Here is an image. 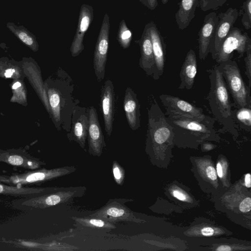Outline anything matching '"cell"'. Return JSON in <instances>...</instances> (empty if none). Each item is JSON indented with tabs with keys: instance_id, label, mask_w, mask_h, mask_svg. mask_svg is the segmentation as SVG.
<instances>
[{
	"instance_id": "obj_27",
	"label": "cell",
	"mask_w": 251,
	"mask_h": 251,
	"mask_svg": "<svg viewBox=\"0 0 251 251\" xmlns=\"http://www.w3.org/2000/svg\"><path fill=\"white\" fill-rule=\"evenodd\" d=\"M77 225L86 227L94 229L111 230L116 228L113 223L106 221L103 219L92 216L72 217Z\"/></svg>"
},
{
	"instance_id": "obj_28",
	"label": "cell",
	"mask_w": 251,
	"mask_h": 251,
	"mask_svg": "<svg viewBox=\"0 0 251 251\" xmlns=\"http://www.w3.org/2000/svg\"><path fill=\"white\" fill-rule=\"evenodd\" d=\"M10 87L12 95L10 101L25 106H27V90L24 80H13V81L10 84Z\"/></svg>"
},
{
	"instance_id": "obj_40",
	"label": "cell",
	"mask_w": 251,
	"mask_h": 251,
	"mask_svg": "<svg viewBox=\"0 0 251 251\" xmlns=\"http://www.w3.org/2000/svg\"><path fill=\"white\" fill-rule=\"evenodd\" d=\"M216 173L217 175L220 177L222 178L223 176V169L222 164L220 162H218L216 165Z\"/></svg>"
},
{
	"instance_id": "obj_9",
	"label": "cell",
	"mask_w": 251,
	"mask_h": 251,
	"mask_svg": "<svg viewBox=\"0 0 251 251\" xmlns=\"http://www.w3.org/2000/svg\"><path fill=\"white\" fill-rule=\"evenodd\" d=\"M132 201L123 198L110 199L104 205L89 216L99 217L112 223L121 221L138 223L140 220L125 204Z\"/></svg>"
},
{
	"instance_id": "obj_41",
	"label": "cell",
	"mask_w": 251,
	"mask_h": 251,
	"mask_svg": "<svg viewBox=\"0 0 251 251\" xmlns=\"http://www.w3.org/2000/svg\"><path fill=\"white\" fill-rule=\"evenodd\" d=\"M245 184L246 186L248 188H251V175L248 173L246 175L245 177Z\"/></svg>"
},
{
	"instance_id": "obj_15",
	"label": "cell",
	"mask_w": 251,
	"mask_h": 251,
	"mask_svg": "<svg viewBox=\"0 0 251 251\" xmlns=\"http://www.w3.org/2000/svg\"><path fill=\"white\" fill-rule=\"evenodd\" d=\"M88 153L94 156H101L106 147L104 137L99 121L98 114L94 106L89 107V125L87 132Z\"/></svg>"
},
{
	"instance_id": "obj_22",
	"label": "cell",
	"mask_w": 251,
	"mask_h": 251,
	"mask_svg": "<svg viewBox=\"0 0 251 251\" xmlns=\"http://www.w3.org/2000/svg\"><path fill=\"white\" fill-rule=\"evenodd\" d=\"M61 188L58 187H27L6 185L0 182V194L17 197L30 198L50 193L58 190Z\"/></svg>"
},
{
	"instance_id": "obj_43",
	"label": "cell",
	"mask_w": 251,
	"mask_h": 251,
	"mask_svg": "<svg viewBox=\"0 0 251 251\" xmlns=\"http://www.w3.org/2000/svg\"><path fill=\"white\" fill-rule=\"evenodd\" d=\"M231 250V249L230 247L227 246H225V245L221 246L219 247L216 249L217 251H230Z\"/></svg>"
},
{
	"instance_id": "obj_14",
	"label": "cell",
	"mask_w": 251,
	"mask_h": 251,
	"mask_svg": "<svg viewBox=\"0 0 251 251\" xmlns=\"http://www.w3.org/2000/svg\"><path fill=\"white\" fill-rule=\"evenodd\" d=\"M145 27L151 37L155 61L154 72L151 76L153 79L157 80L164 72L166 44L164 38L154 22L151 21L145 25Z\"/></svg>"
},
{
	"instance_id": "obj_12",
	"label": "cell",
	"mask_w": 251,
	"mask_h": 251,
	"mask_svg": "<svg viewBox=\"0 0 251 251\" xmlns=\"http://www.w3.org/2000/svg\"><path fill=\"white\" fill-rule=\"evenodd\" d=\"M239 15L236 8H229L226 12H221L218 16V22L213 35L210 49L212 58L215 60L220 48L233 26Z\"/></svg>"
},
{
	"instance_id": "obj_42",
	"label": "cell",
	"mask_w": 251,
	"mask_h": 251,
	"mask_svg": "<svg viewBox=\"0 0 251 251\" xmlns=\"http://www.w3.org/2000/svg\"><path fill=\"white\" fill-rule=\"evenodd\" d=\"M214 147V145L209 143H204L202 145V148L204 150H210Z\"/></svg>"
},
{
	"instance_id": "obj_39",
	"label": "cell",
	"mask_w": 251,
	"mask_h": 251,
	"mask_svg": "<svg viewBox=\"0 0 251 251\" xmlns=\"http://www.w3.org/2000/svg\"><path fill=\"white\" fill-rule=\"evenodd\" d=\"M201 234L205 236H212L214 233V230L210 227H206L201 230Z\"/></svg>"
},
{
	"instance_id": "obj_24",
	"label": "cell",
	"mask_w": 251,
	"mask_h": 251,
	"mask_svg": "<svg viewBox=\"0 0 251 251\" xmlns=\"http://www.w3.org/2000/svg\"><path fill=\"white\" fill-rule=\"evenodd\" d=\"M198 0H181L178 3L179 8L175 15L178 28L183 30L187 27L195 16Z\"/></svg>"
},
{
	"instance_id": "obj_2",
	"label": "cell",
	"mask_w": 251,
	"mask_h": 251,
	"mask_svg": "<svg viewBox=\"0 0 251 251\" xmlns=\"http://www.w3.org/2000/svg\"><path fill=\"white\" fill-rule=\"evenodd\" d=\"M206 71L210 82L207 100L214 119L223 126V129L236 135L234 112L232 110L229 93L220 66L215 65Z\"/></svg>"
},
{
	"instance_id": "obj_38",
	"label": "cell",
	"mask_w": 251,
	"mask_h": 251,
	"mask_svg": "<svg viewBox=\"0 0 251 251\" xmlns=\"http://www.w3.org/2000/svg\"><path fill=\"white\" fill-rule=\"evenodd\" d=\"M172 194L174 197L179 200L184 201L186 199L185 195L179 191L176 190H174L172 192Z\"/></svg>"
},
{
	"instance_id": "obj_33",
	"label": "cell",
	"mask_w": 251,
	"mask_h": 251,
	"mask_svg": "<svg viewBox=\"0 0 251 251\" xmlns=\"http://www.w3.org/2000/svg\"><path fill=\"white\" fill-rule=\"evenodd\" d=\"M112 173L116 183L122 185L124 182L125 172L124 169L117 161H114L112 164Z\"/></svg>"
},
{
	"instance_id": "obj_19",
	"label": "cell",
	"mask_w": 251,
	"mask_h": 251,
	"mask_svg": "<svg viewBox=\"0 0 251 251\" xmlns=\"http://www.w3.org/2000/svg\"><path fill=\"white\" fill-rule=\"evenodd\" d=\"M114 86L110 79H107L101 89L100 106L105 130L107 135H111L114 120Z\"/></svg>"
},
{
	"instance_id": "obj_21",
	"label": "cell",
	"mask_w": 251,
	"mask_h": 251,
	"mask_svg": "<svg viewBox=\"0 0 251 251\" xmlns=\"http://www.w3.org/2000/svg\"><path fill=\"white\" fill-rule=\"evenodd\" d=\"M136 42L139 44L140 48L139 66L147 75L152 76L154 72L155 61L151 37L145 26L141 39Z\"/></svg>"
},
{
	"instance_id": "obj_30",
	"label": "cell",
	"mask_w": 251,
	"mask_h": 251,
	"mask_svg": "<svg viewBox=\"0 0 251 251\" xmlns=\"http://www.w3.org/2000/svg\"><path fill=\"white\" fill-rule=\"evenodd\" d=\"M251 107H242L237 108L234 112L235 119L244 126L245 127L251 129Z\"/></svg>"
},
{
	"instance_id": "obj_3",
	"label": "cell",
	"mask_w": 251,
	"mask_h": 251,
	"mask_svg": "<svg viewBox=\"0 0 251 251\" xmlns=\"http://www.w3.org/2000/svg\"><path fill=\"white\" fill-rule=\"evenodd\" d=\"M165 115L173 128L174 142L176 144L196 146L207 140H217L213 124L203 123L177 115Z\"/></svg>"
},
{
	"instance_id": "obj_10",
	"label": "cell",
	"mask_w": 251,
	"mask_h": 251,
	"mask_svg": "<svg viewBox=\"0 0 251 251\" xmlns=\"http://www.w3.org/2000/svg\"><path fill=\"white\" fill-rule=\"evenodd\" d=\"M109 18L105 13L96 42L94 54V69L98 81H102L105 75V66L109 46Z\"/></svg>"
},
{
	"instance_id": "obj_4",
	"label": "cell",
	"mask_w": 251,
	"mask_h": 251,
	"mask_svg": "<svg viewBox=\"0 0 251 251\" xmlns=\"http://www.w3.org/2000/svg\"><path fill=\"white\" fill-rule=\"evenodd\" d=\"M86 187L83 186L62 187L60 189L43 195L30 198H22L13 202L16 209L30 210L44 209L70 202L75 198L82 196Z\"/></svg>"
},
{
	"instance_id": "obj_31",
	"label": "cell",
	"mask_w": 251,
	"mask_h": 251,
	"mask_svg": "<svg viewBox=\"0 0 251 251\" xmlns=\"http://www.w3.org/2000/svg\"><path fill=\"white\" fill-rule=\"evenodd\" d=\"M227 0H198V6L206 12L209 10H217L222 6Z\"/></svg>"
},
{
	"instance_id": "obj_25",
	"label": "cell",
	"mask_w": 251,
	"mask_h": 251,
	"mask_svg": "<svg viewBox=\"0 0 251 251\" xmlns=\"http://www.w3.org/2000/svg\"><path fill=\"white\" fill-rule=\"evenodd\" d=\"M0 77L12 80H24L25 76L21 61L9 59L7 57L0 58Z\"/></svg>"
},
{
	"instance_id": "obj_1",
	"label": "cell",
	"mask_w": 251,
	"mask_h": 251,
	"mask_svg": "<svg viewBox=\"0 0 251 251\" xmlns=\"http://www.w3.org/2000/svg\"><path fill=\"white\" fill-rule=\"evenodd\" d=\"M44 83L49 100L50 117L58 130L68 133L71 129L73 111L79 102L73 95V80L63 69L59 68Z\"/></svg>"
},
{
	"instance_id": "obj_13",
	"label": "cell",
	"mask_w": 251,
	"mask_h": 251,
	"mask_svg": "<svg viewBox=\"0 0 251 251\" xmlns=\"http://www.w3.org/2000/svg\"><path fill=\"white\" fill-rule=\"evenodd\" d=\"M21 62L25 76L28 79L47 111L50 114L49 100L40 67L31 57H23Z\"/></svg>"
},
{
	"instance_id": "obj_32",
	"label": "cell",
	"mask_w": 251,
	"mask_h": 251,
	"mask_svg": "<svg viewBox=\"0 0 251 251\" xmlns=\"http://www.w3.org/2000/svg\"><path fill=\"white\" fill-rule=\"evenodd\" d=\"M242 23L246 29L251 28V0H246L242 5Z\"/></svg>"
},
{
	"instance_id": "obj_11",
	"label": "cell",
	"mask_w": 251,
	"mask_h": 251,
	"mask_svg": "<svg viewBox=\"0 0 251 251\" xmlns=\"http://www.w3.org/2000/svg\"><path fill=\"white\" fill-rule=\"evenodd\" d=\"M89 108L81 107L77 104L73 111L71 129L67 133L68 139L77 142L85 151L86 140L89 125Z\"/></svg>"
},
{
	"instance_id": "obj_26",
	"label": "cell",
	"mask_w": 251,
	"mask_h": 251,
	"mask_svg": "<svg viewBox=\"0 0 251 251\" xmlns=\"http://www.w3.org/2000/svg\"><path fill=\"white\" fill-rule=\"evenodd\" d=\"M7 28L25 45L34 52L38 51L39 44L35 35L23 25H17L13 23L8 22Z\"/></svg>"
},
{
	"instance_id": "obj_23",
	"label": "cell",
	"mask_w": 251,
	"mask_h": 251,
	"mask_svg": "<svg viewBox=\"0 0 251 251\" xmlns=\"http://www.w3.org/2000/svg\"><path fill=\"white\" fill-rule=\"evenodd\" d=\"M197 73V61L195 51L190 49L187 52L179 73V89L192 88Z\"/></svg>"
},
{
	"instance_id": "obj_45",
	"label": "cell",
	"mask_w": 251,
	"mask_h": 251,
	"mask_svg": "<svg viewBox=\"0 0 251 251\" xmlns=\"http://www.w3.org/2000/svg\"><path fill=\"white\" fill-rule=\"evenodd\" d=\"M168 1L169 0H161V1L163 4H166Z\"/></svg>"
},
{
	"instance_id": "obj_7",
	"label": "cell",
	"mask_w": 251,
	"mask_h": 251,
	"mask_svg": "<svg viewBox=\"0 0 251 251\" xmlns=\"http://www.w3.org/2000/svg\"><path fill=\"white\" fill-rule=\"evenodd\" d=\"M76 170L74 166H64L51 169H42L21 174L8 176L5 184L15 186L38 183L70 175Z\"/></svg>"
},
{
	"instance_id": "obj_36",
	"label": "cell",
	"mask_w": 251,
	"mask_h": 251,
	"mask_svg": "<svg viewBox=\"0 0 251 251\" xmlns=\"http://www.w3.org/2000/svg\"><path fill=\"white\" fill-rule=\"evenodd\" d=\"M206 176L211 180H216L217 175L215 168L211 165L207 166L205 170Z\"/></svg>"
},
{
	"instance_id": "obj_6",
	"label": "cell",
	"mask_w": 251,
	"mask_h": 251,
	"mask_svg": "<svg viewBox=\"0 0 251 251\" xmlns=\"http://www.w3.org/2000/svg\"><path fill=\"white\" fill-rule=\"evenodd\" d=\"M159 98L166 112L165 115H174L205 123L213 124L214 118L203 113L201 108L196 107L189 102L177 97L167 94H162Z\"/></svg>"
},
{
	"instance_id": "obj_35",
	"label": "cell",
	"mask_w": 251,
	"mask_h": 251,
	"mask_svg": "<svg viewBox=\"0 0 251 251\" xmlns=\"http://www.w3.org/2000/svg\"><path fill=\"white\" fill-rule=\"evenodd\" d=\"M240 210L242 212H248L251 209V199L248 197L244 199L239 205Z\"/></svg>"
},
{
	"instance_id": "obj_29",
	"label": "cell",
	"mask_w": 251,
	"mask_h": 251,
	"mask_svg": "<svg viewBox=\"0 0 251 251\" xmlns=\"http://www.w3.org/2000/svg\"><path fill=\"white\" fill-rule=\"evenodd\" d=\"M117 37L120 45L123 49H126L129 46L132 38V33L124 20L120 23Z\"/></svg>"
},
{
	"instance_id": "obj_34",
	"label": "cell",
	"mask_w": 251,
	"mask_h": 251,
	"mask_svg": "<svg viewBox=\"0 0 251 251\" xmlns=\"http://www.w3.org/2000/svg\"><path fill=\"white\" fill-rule=\"evenodd\" d=\"M246 56L244 58L245 63L246 71L245 75H247L249 81V87H251V44H249L247 50Z\"/></svg>"
},
{
	"instance_id": "obj_18",
	"label": "cell",
	"mask_w": 251,
	"mask_h": 251,
	"mask_svg": "<svg viewBox=\"0 0 251 251\" xmlns=\"http://www.w3.org/2000/svg\"><path fill=\"white\" fill-rule=\"evenodd\" d=\"M218 22V16L215 12L206 15L199 32V56L204 60L210 52L211 43Z\"/></svg>"
},
{
	"instance_id": "obj_5",
	"label": "cell",
	"mask_w": 251,
	"mask_h": 251,
	"mask_svg": "<svg viewBox=\"0 0 251 251\" xmlns=\"http://www.w3.org/2000/svg\"><path fill=\"white\" fill-rule=\"evenodd\" d=\"M219 65L237 109L251 107V89L246 85L237 62L230 59Z\"/></svg>"
},
{
	"instance_id": "obj_17",
	"label": "cell",
	"mask_w": 251,
	"mask_h": 251,
	"mask_svg": "<svg viewBox=\"0 0 251 251\" xmlns=\"http://www.w3.org/2000/svg\"><path fill=\"white\" fill-rule=\"evenodd\" d=\"M93 19V7L89 5L83 4L80 8L76 33L70 48L73 57L78 56L84 50L83 42L84 35Z\"/></svg>"
},
{
	"instance_id": "obj_16",
	"label": "cell",
	"mask_w": 251,
	"mask_h": 251,
	"mask_svg": "<svg viewBox=\"0 0 251 251\" xmlns=\"http://www.w3.org/2000/svg\"><path fill=\"white\" fill-rule=\"evenodd\" d=\"M0 162L28 169L36 170L46 163L22 149H0Z\"/></svg>"
},
{
	"instance_id": "obj_8",
	"label": "cell",
	"mask_w": 251,
	"mask_h": 251,
	"mask_svg": "<svg viewBox=\"0 0 251 251\" xmlns=\"http://www.w3.org/2000/svg\"><path fill=\"white\" fill-rule=\"evenodd\" d=\"M251 39L246 32L242 29L233 26L223 42L215 60L218 64L231 59L234 51L239 54V58L246 53Z\"/></svg>"
},
{
	"instance_id": "obj_37",
	"label": "cell",
	"mask_w": 251,
	"mask_h": 251,
	"mask_svg": "<svg viewBox=\"0 0 251 251\" xmlns=\"http://www.w3.org/2000/svg\"><path fill=\"white\" fill-rule=\"evenodd\" d=\"M140 1L151 10L155 9L158 6V0H140Z\"/></svg>"
},
{
	"instance_id": "obj_44",
	"label": "cell",
	"mask_w": 251,
	"mask_h": 251,
	"mask_svg": "<svg viewBox=\"0 0 251 251\" xmlns=\"http://www.w3.org/2000/svg\"><path fill=\"white\" fill-rule=\"evenodd\" d=\"M7 176H6L0 175V182L4 183L7 179Z\"/></svg>"
},
{
	"instance_id": "obj_20",
	"label": "cell",
	"mask_w": 251,
	"mask_h": 251,
	"mask_svg": "<svg viewBox=\"0 0 251 251\" xmlns=\"http://www.w3.org/2000/svg\"><path fill=\"white\" fill-rule=\"evenodd\" d=\"M124 109L130 128L133 130L138 129L140 127V105L137 95L129 87L125 91Z\"/></svg>"
}]
</instances>
